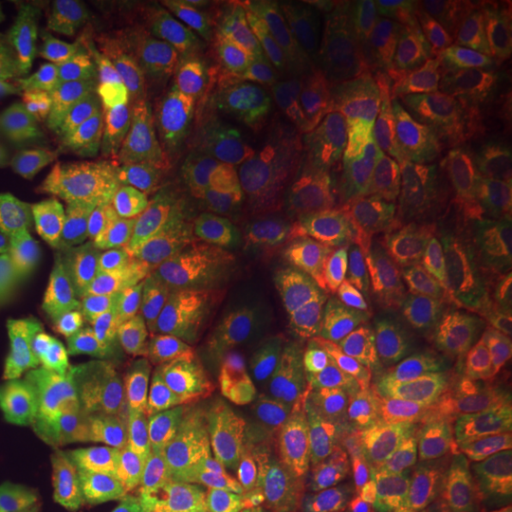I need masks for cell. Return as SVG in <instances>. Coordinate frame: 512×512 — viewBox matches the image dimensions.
Returning <instances> with one entry per match:
<instances>
[{
	"mask_svg": "<svg viewBox=\"0 0 512 512\" xmlns=\"http://www.w3.org/2000/svg\"><path fill=\"white\" fill-rule=\"evenodd\" d=\"M232 336V327L217 321L114 325L76 384L101 387L133 406H222L243 370Z\"/></svg>",
	"mask_w": 512,
	"mask_h": 512,
	"instance_id": "1",
	"label": "cell"
},
{
	"mask_svg": "<svg viewBox=\"0 0 512 512\" xmlns=\"http://www.w3.org/2000/svg\"><path fill=\"white\" fill-rule=\"evenodd\" d=\"M228 325L296 327L330 344L340 338L342 323L313 274L308 226L294 200L264 207L260 256Z\"/></svg>",
	"mask_w": 512,
	"mask_h": 512,
	"instance_id": "2",
	"label": "cell"
},
{
	"mask_svg": "<svg viewBox=\"0 0 512 512\" xmlns=\"http://www.w3.org/2000/svg\"><path fill=\"white\" fill-rule=\"evenodd\" d=\"M230 74L274 124L291 156L329 164L349 147L361 122L359 110L346 93L302 71L291 55H255Z\"/></svg>",
	"mask_w": 512,
	"mask_h": 512,
	"instance_id": "3",
	"label": "cell"
},
{
	"mask_svg": "<svg viewBox=\"0 0 512 512\" xmlns=\"http://www.w3.org/2000/svg\"><path fill=\"white\" fill-rule=\"evenodd\" d=\"M389 200L348 171L317 205L308 230L319 285L332 310L351 308L365 291L384 247Z\"/></svg>",
	"mask_w": 512,
	"mask_h": 512,
	"instance_id": "4",
	"label": "cell"
},
{
	"mask_svg": "<svg viewBox=\"0 0 512 512\" xmlns=\"http://www.w3.org/2000/svg\"><path fill=\"white\" fill-rule=\"evenodd\" d=\"M389 300L465 332L484 329L511 304L473 256L421 234L397 258Z\"/></svg>",
	"mask_w": 512,
	"mask_h": 512,
	"instance_id": "5",
	"label": "cell"
},
{
	"mask_svg": "<svg viewBox=\"0 0 512 512\" xmlns=\"http://www.w3.org/2000/svg\"><path fill=\"white\" fill-rule=\"evenodd\" d=\"M374 420L372 404L348 382L325 376L298 401L293 418L272 439L264 476L251 495L264 511L277 495L321 461L366 421Z\"/></svg>",
	"mask_w": 512,
	"mask_h": 512,
	"instance_id": "6",
	"label": "cell"
},
{
	"mask_svg": "<svg viewBox=\"0 0 512 512\" xmlns=\"http://www.w3.org/2000/svg\"><path fill=\"white\" fill-rule=\"evenodd\" d=\"M289 42L294 63L346 93L361 118L391 112L401 99L403 82L384 59L349 37L319 8L300 10L289 19Z\"/></svg>",
	"mask_w": 512,
	"mask_h": 512,
	"instance_id": "7",
	"label": "cell"
},
{
	"mask_svg": "<svg viewBox=\"0 0 512 512\" xmlns=\"http://www.w3.org/2000/svg\"><path fill=\"white\" fill-rule=\"evenodd\" d=\"M192 80V90L219 118L255 177L258 205L293 200V156L274 124L241 92L234 76L203 69Z\"/></svg>",
	"mask_w": 512,
	"mask_h": 512,
	"instance_id": "8",
	"label": "cell"
},
{
	"mask_svg": "<svg viewBox=\"0 0 512 512\" xmlns=\"http://www.w3.org/2000/svg\"><path fill=\"white\" fill-rule=\"evenodd\" d=\"M29 46L14 69L21 92L37 116L46 152L54 150L73 109L80 18L59 6L40 8Z\"/></svg>",
	"mask_w": 512,
	"mask_h": 512,
	"instance_id": "9",
	"label": "cell"
},
{
	"mask_svg": "<svg viewBox=\"0 0 512 512\" xmlns=\"http://www.w3.org/2000/svg\"><path fill=\"white\" fill-rule=\"evenodd\" d=\"M391 480L387 446L376 418L357 427L308 475L298 478L262 512H348Z\"/></svg>",
	"mask_w": 512,
	"mask_h": 512,
	"instance_id": "10",
	"label": "cell"
},
{
	"mask_svg": "<svg viewBox=\"0 0 512 512\" xmlns=\"http://www.w3.org/2000/svg\"><path fill=\"white\" fill-rule=\"evenodd\" d=\"M429 211L512 260V167L471 165L440 171Z\"/></svg>",
	"mask_w": 512,
	"mask_h": 512,
	"instance_id": "11",
	"label": "cell"
},
{
	"mask_svg": "<svg viewBox=\"0 0 512 512\" xmlns=\"http://www.w3.org/2000/svg\"><path fill=\"white\" fill-rule=\"evenodd\" d=\"M194 171L196 162L190 160L118 165L109 179L99 186L105 209L92 241L95 255L110 264L133 226L167 196L192 184Z\"/></svg>",
	"mask_w": 512,
	"mask_h": 512,
	"instance_id": "12",
	"label": "cell"
},
{
	"mask_svg": "<svg viewBox=\"0 0 512 512\" xmlns=\"http://www.w3.org/2000/svg\"><path fill=\"white\" fill-rule=\"evenodd\" d=\"M387 469L401 482L448 499L473 494L482 482L478 461L456 437L418 423L389 440Z\"/></svg>",
	"mask_w": 512,
	"mask_h": 512,
	"instance_id": "13",
	"label": "cell"
},
{
	"mask_svg": "<svg viewBox=\"0 0 512 512\" xmlns=\"http://www.w3.org/2000/svg\"><path fill=\"white\" fill-rule=\"evenodd\" d=\"M0 264L23 285L52 287L88 275L76 243L44 205H31L0 228Z\"/></svg>",
	"mask_w": 512,
	"mask_h": 512,
	"instance_id": "14",
	"label": "cell"
},
{
	"mask_svg": "<svg viewBox=\"0 0 512 512\" xmlns=\"http://www.w3.org/2000/svg\"><path fill=\"white\" fill-rule=\"evenodd\" d=\"M435 65L512 114V74L497 50L494 23L482 4H461L444 25Z\"/></svg>",
	"mask_w": 512,
	"mask_h": 512,
	"instance_id": "15",
	"label": "cell"
},
{
	"mask_svg": "<svg viewBox=\"0 0 512 512\" xmlns=\"http://www.w3.org/2000/svg\"><path fill=\"white\" fill-rule=\"evenodd\" d=\"M74 467L95 490L116 497L129 446V416L114 397L61 408Z\"/></svg>",
	"mask_w": 512,
	"mask_h": 512,
	"instance_id": "16",
	"label": "cell"
},
{
	"mask_svg": "<svg viewBox=\"0 0 512 512\" xmlns=\"http://www.w3.org/2000/svg\"><path fill=\"white\" fill-rule=\"evenodd\" d=\"M181 38V25L158 0H110L105 4L93 54L133 73L148 69Z\"/></svg>",
	"mask_w": 512,
	"mask_h": 512,
	"instance_id": "17",
	"label": "cell"
},
{
	"mask_svg": "<svg viewBox=\"0 0 512 512\" xmlns=\"http://www.w3.org/2000/svg\"><path fill=\"white\" fill-rule=\"evenodd\" d=\"M207 219L175 239L147 264L122 279L124 296L165 315H186L202 298L207 262Z\"/></svg>",
	"mask_w": 512,
	"mask_h": 512,
	"instance_id": "18",
	"label": "cell"
},
{
	"mask_svg": "<svg viewBox=\"0 0 512 512\" xmlns=\"http://www.w3.org/2000/svg\"><path fill=\"white\" fill-rule=\"evenodd\" d=\"M209 243L203 275V311L228 321L238 308L262 249V215L256 209L207 219Z\"/></svg>",
	"mask_w": 512,
	"mask_h": 512,
	"instance_id": "19",
	"label": "cell"
},
{
	"mask_svg": "<svg viewBox=\"0 0 512 512\" xmlns=\"http://www.w3.org/2000/svg\"><path fill=\"white\" fill-rule=\"evenodd\" d=\"M194 410L141 404L129 418V446L120 476L118 501L164 490L177 476V440L184 421Z\"/></svg>",
	"mask_w": 512,
	"mask_h": 512,
	"instance_id": "20",
	"label": "cell"
},
{
	"mask_svg": "<svg viewBox=\"0 0 512 512\" xmlns=\"http://www.w3.org/2000/svg\"><path fill=\"white\" fill-rule=\"evenodd\" d=\"M440 327L427 315L393 300L370 317L363 351L385 393L399 397L404 385L420 374L421 351Z\"/></svg>",
	"mask_w": 512,
	"mask_h": 512,
	"instance_id": "21",
	"label": "cell"
},
{
	"mask_svg": "<svg viewBox=\"0 0 512 512\" xmlns=\"http://www.w3.org/2000/svg\"><path fill=\"white\" fill-rule=\"evenodd\" d=\"M65 446L61 408L18 385L0 387V465L18 475L59 459Z\"/></svg>",
	"mask_w": 512,
	"mask_h": 512,
	"instance_id": "22",
	"label": "cell"
},
{
	"mask_svg": "<svg viewBox=\"0 0 512 512\" xmlns=\"http://www.w3.org/2000/svg\"><path fill=\"white\" fill-rule=\"evenodd\" d=\"M414 167L410 129L393 112L361 118L349 143L348 173L368 190L391 198L403 194Z\"/></svg>",
	"mask_w": 512,
	"mask_h": 512,
	"instance_id": "23",
	"label": "cell"
},
{
	"mask_svg": "<svg viewBox=\"0 0 512 512\" xmlns=\"http://www.w3.org/2000/svg\"><path fill=\"white\" fill-rule=\"evenodd\" d=\"M232 340L243 370L272 376L293 391L317 382L330 346L321 336L296 327L234 330Z\"/></svg>",
	"mask_w": 512,
	"mask_h": 512,
	"instance_id": "24",
	"label": "cell"
},
{
	"mask_svg": "<svg viewBox=\"0 0 512 512\" xmlns=\"http://www.w3.org/2000/svg\"><path fill=\"white\" fill-rule=\"evenodd\" d=\"M323 10L372 54L395 65L410 80L420 82L425 76L423 42L403 19L374 8L370 0H329L323 2Z\"/></svg>",
	"mask_w": 512,
	"mask_h": 512,
	"instance_id": "25",
	"label": "cell"
},
{
	"mask_svg": "<svg viewBox=\"0 0 512 512\" xmlns=\"http://www.w3.org/2000/svg\"><path fill=\"white\" fill-rule=\"evenodd\" d=\"M114 313L116 304L90 296L48 298L23 315L19 330L29 346L61 361L84 338L105 327Z\"/></svg>",
	"mask_w": 512,
	"mask_h": 512,
	"instance_id": "26",
	"label": "cell"
},
{
	"mask_svg": "<svg viewBox=\"0 0 512 512\" xmlns=\"http://www.w3.org/2000/svg\"><path fill=\"white\" fill-rule=\"evenodd\" d=\"M427 84L433 110L450 148L476 150L486 145L507 116L486 95L435 63L429 69Z\"/></svg>",
	"mask_w": 512,
	"mask_h": 512,
	"instance_id": "27",
	"label": "cell"
},
{
	"mask_svg": "<svg viewBox=\"0 0 512 512\" xmlns=\"http://www.w3.org/2000/svg\"><path fill=\"white\" fill-rule=\"evenodd\" d=\"M203 220L205 213L194 186H183L167 196L164 202L152 207L133 226L110 266L122 279H126L139 272L150 258L164 251L167 245H171L175 239L181 238Z\"/></svg>",
	"mask_w": 512,
	"mask_h": 512,
	"instance_id": "28",
	"label": "cell"
},
{
	"mask_svg": "<svg viewBox=\"0 0 512 512\" xmlns=\"http://www.w3.org/2000/svg\"><path fill=\"white\" fill-rule=\"evenodd\" d=\"M114 133L118 165L196 162L194 137L171 99Z\"/></svg>",
	"mask_w": 512,
	"mask_h": 512,
	"instance_id": "29",
	"label": "cell"
},
{
	"mask_svg": "<svg viewBox=\"0 0 512 512\" xmlns=\"http://www.w3.org/2000/svg\"><path fill=\"white\" fill-rule=\"evenodd\" d=\"M222 408L243 437H272L298 408L293 389L272 376L241 370L232 382Z\"/></svg>",
	"mask_w": 512,
	"mask_h": 512,
	"instance_id": "30",
	"label": "cell"
},
{
	"mask_svg": "<svg viewBox=\"0 0 512 512\" xmlns=\"http://www.w3.org/2000/svg\"><path fill=\"white\" fill-rule=\"evenodd\" d=\"M272 439L274 435L258 439L236 435L184 484L200 501L241 495L251 497L266 471Z\"/></svg>",
	"mask_w": 512,
	"mask_h": 512,
	"instance_id": "31",
	"label": "cell"
},
{
	"mask_svg": "<svg viewBox=\"0 0 512 512\" xmlns=\"http://www.w3.org/2000/svg\"><path fill=\"white\" fill-rule=\"evenodd\" d=\"M82 76L86 80V90L82 93L78 110L112 131L126 128L148 110L171 99L158 76L148 86H133L105 73L93 61L82 63Z\"/></svg>",
	"mask_w": 512,
	"mask_h": 512,
	"instance_id": "32",
	"label": "cell"
},
{
	"mask_svg": "<svg viewBox=\"0 0 512 512\" xmlns=\"http://www.w3.org/2000/svg\"><path fill=\"white\" fill-rule=\"evenodd\" d=\"M488 397L490 391L486 382L439 384L416 376L404 385L397 399L403 401L406 412L423 427L458 431L469 427L480 416Z\"/></svg>",
	"mask_w": 512,
	"mask_h": 512,
	"instance_id": "33",
	"label": "cell"
},
{
	"mask_svg": "<svg viewBox=\"0 0 512 512\" xmlns=\"http://www.w3.org/2000/svg\"><path fill=\"white\" fill-rule=\"evenodd\" d=\"M116 167V133L103 126L84 129L69 147L31 160V169L44 184L88 183L101 186Z\"/></svg>",
	"mask_w": 512,
	"mask_h": 512,
	"instance_id": "34",
	"label": "cell"
},
{
	"mask_svg": "<svg viewBox=\"0 0 512 512\" xmlns=\"http://www.w3.org/2000/svg\"><path fill=\"white\" fill-rule=\"evenodd\" d=\"M158 78L175 107L183 114L184 122L194 137L196 167L243 164L238 148L232 143L219 118L203 105L192 86L186 82L181 65L173 61L158 74Z\"/></svg>",
	"mask_w": 512,
	"mask_h": 512,
	"instance_id": "35",
	"label": "cell"
},
{
	"mask_svg": "<svg viewBox=\"0 0 512 512\" xmlns=\"http://www.w3.org/2000/svg\"><path fill=\"white\" fill-rule=\"evenodd\" d=\"M44 152L35 110L21 92L14 71L0 67V158L33 160Z\"/></svg>",
	"mask_w": 512,
	"mask_h": 512,
	"instance_id": "36",
	"label": "cell"
},
{
	"mask_svg": "<svg viewBox=\"0 0 512 512\" xmlns=\"http://www.w3.org/2000/svg\"><path fill=\"white\" fill-rule=\"evenodd\" d=\"M192 186L202 202L205 219H224L258 205V186L247 165L196 167Z\"/></svg>",
	"mask_w": 512,
	"mask_h": 512,
	"instance_id": "37",
	"label": "cell"
},
{
	"mask_svg": "<svg viewBox=\"0 0 512 512\" xmlns=\"http://www.w3.org/2000/svg\"><path fill=\"white\" fill-rule=\"evenodd\" d=\"M439 384H482L476 344L465 330L440 327L420 357V374Z\"/></svg>",
	"mask_w": 512,
	"mask_h": 512,
	"instance_id": "38",
	"label": "cell"
},
{
	"mask_svg": "<svg viewBox=\"0 0 512 512\" xmlns=\"http://www.w3.org/2000/svg\"><path fill=\"white\" fill-rule=\"evenodd\" d=\"M44 202L55 224L69 234L76 245L93 241L105 209L97 184H46Z\"/></svg>",
	"mask_w": 512,
	"mask_h": 512,
	"instance_id": "39",
	"label": "cell"
},
{
	"mask_svg": "<svg viewBox=\"0 0 512 512\" xmlns=\"http://www.w3.org/2000/svg\"><path fill=\"white\" fill-rule=\"evenodd\" d=\"M236 435L239 433L222 406H207L192 412L177 440L175 467L181 482H186Z\"/></svg>",
	"mask_w": 512,
	"mask_h": 512,
	"instance_id": "40",
	"label": "cell"
},
{
	"mask_svg": "<svg viewBox=\"0 0 512 512\" xmlns=\"http://www.w3.org/2000/svg\"><path fill=\"white\" fill-rule=\"evenodd\" d=\"M478 361L501 418L512 425V302L476 342Z\"/></svg>",
	"mask_w": 512,
	"mask_h": 512,
	"instance_id": "41",
	"label": "cell"
},
{
	"mask_svg": "<svg viewBox=\"0 0 512 512\" xmlns=\"http://www.w3.org/2000/svg\"><path fill=\"white\" fill-rule=\"evenodd\" d=\"M18 512H82L78 488L50 459L19 475Z\"/></svg>",
	"mask_w": 512,
	"mask_h": 512,
	"instance_id": "42",
	"label": "cell"
},
{
	"mask_svg": "<svg viewBox=\"0 0 512 512\" xmlns=\"http://www.w3.org/2000/svg\"><path fill=\"white\" fill-rule=\"evenodd\" d=\"M348 512H467L458 501L431 494L401 480H389Z\"/></svg>",
	"mask_w": 512,
	"mask_h": 512,
	"instance_id": "43",
	"label": "cell"
},
{
	"mask_svg": "<svg viewBox=\"0 0 512 512\" xmlns=\"http://www.w3.org/2000/svg\"><path fill=\"white\" fill-rule=\"evenodd\" d=\"M497 164L512 167V114H507L494 137L476 150L446 147L439 156L440 171H452L471 165Z\"/></svg>",
	"mask_w": 512,
	"mask_h": 512,
	"instance_id": "44",
	"label": "cell"
},
{
	"mask_svg": "<svg viewBox=\"0 0 512 512\" xmlns=\"http://www.w3.org/2000/svg\"><path fill=\"white\" fill-rule=\"evenodd\" d=\"M122 512H200L202 501L184 482L169 484L164 490L118 501Z\"/></svg>",
	"mask_w": 512,
	"mask_h": 512,
	"instance_id": "45",
	"label": "cell"
},
{
	"mask_svg": "<svg viewBox=\"0 0 512 512\" xmlns=\"http://www.w3.org/2000/svg\"><path fill=\"white\" fill-rule=\"evenodd\" d=\"M490 497L512 499V439L499 444L488 459Z\"/></svg>",
	"mask_w": 512,
	"mask_h": 512,
	"instance_id": "46",
	"label": "cell"
},
{
	"mask_svg": "<svg viewBox=\"0 0 512 512\" xmlns=\"http://www.w3.org/2000/svg\"><path fill=\"white\" fill-rule=\"evenodd\" d=\"M46 184L31 167H21L16 162L0 158V194L21 190H44Z\"/></svg>",
	"mask_w": 512,
	"mask_h": 512,
	"instance_id": "47",
	"label": "cell"
},
{
	"mask_svg": "<svg viewBox=\"0 0 512 512\" xmlns=\"http://www.w3.org/2000/svg\"><path fill=\"white\" fill-rule=\"evenodd\" d=\"M19 311L12 294L0 287V336L14 334L19 329Z\"/></svg>",
	"mask_w": 512,
	"mask_h": 512,
	"instance_id": "48",
	"label": "cell"
},
{
	"mask_svg": "<svg viewBox=\"0 0 512 512\" xmlns=\"http://www.w3.org/2000/svg\"><path fill=\"white\" fill-rule=\"evenodd\" d=\"M200 512H262L249 495L241 497H222L207 505H202Z\"/></svg>",
	"mask_w": 512,
	"mask_h": 512,
	"instance_id": "49",
	"label": "cell"
},
{
	"mask_svg": "<svg viewBox=\"0 0 512 512\" xmlns=\"http://www.w3.org/2000/svg\"><path fill=\"white\" fill-rule=\"evenodd\" d=\"M19 475L16 471L0 465V509L14 507L18 501Z\"/></svg>",
	"mask_w": 512,
	"mask_h": 512,
	"instance_id": "50",
	"label": "cell"
},
{
	"mask_svg": "<svg viewBox=\"0 0 512 512\" xmlns=\"http://www.w3.org/2000/svg\"><path fill=\"white\" fill-rule=\"evenodd\" d=\"M492 23H494V38L495 44H497V50H499V54L503 57L507 69H509L512 74V33L505 25L497 23L494 19H492Z\"/></svg>",
	"mask_w": 512,
	"mask_h": 512,
	"instance_id": "51",
	"label": "cell"
},
{
	"mask_svg": "<svg viewBox=\"0 0 512 512\" xmlns=\"http://www.w3.org/2000/svg\"><path fill=\"white\" fill-rule=\"evenodd\" d=\"M370 4L385 14L399 19L401 16L414 12L420 6L418 2H408V0H370Z\"/></svg>",
	"mask_w": 512,
	"mask_h": 512,
	"instance_id": "52",
	"label": "cell"
},
{
	"mask_svg": "<svg viewBox=\"0 0 512 512\" xmlns=\"http://www.w3.org/2000/svg\"><path fill=\"white\" fill-rule=\"evenodd\" d=\"M482 8L486 10V14L490 18L505 25L512 33V0H499V2H490V4H482Z\"/></svg>",
	"mask_w": 512,
	"mask_h": 512,
	"instance_id": "53",
	"label": "cell"
},
{
	"mask_svg": "<svg viewBox=\"0 0 512 512\" xmlns=\"http://www.w3.org/2000/svg\"><path fill=\"white\" fill-rule=\"evenodd\" d=\"M8 38H10V29H8L6 19H4V14H2V10H0V46H2V44H6V42H8Z\"/></svg>",
	"mask_w": 512,
	"mask_h": 512,
	"instance_id": "54",
	"label": "cell"
},
{
	"mask_svg": "<svg viewBox=\"0 0 512 512\" xmlns=\"http://www.w3.org/2000/svg\"><path fill=\"white\" fill-rule=\"evenodd\" d=\"M0 512H18L16 507H8V509H0Z\"/></svg>",
	"mask_w": 512,
	"mask_h": 512,
	"instance_id": "55",
	"label": "cell"
},
{
	"mask_svg": "<svg viewBox=\"0 0 512 512\" xmlns=\"http://www.w3.org/2000/svg\"><path fill=\"white\" fill-rule=\"evenodd\" d=\"M110 512H122V509H120V505H116V507H112V511Z\"/></svg>",
	"mask_w": 512,
	"mask_h": 512,
	"instance_id": "56",
	"label": "cell"
}]
</instances>
